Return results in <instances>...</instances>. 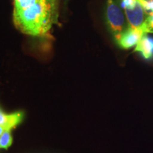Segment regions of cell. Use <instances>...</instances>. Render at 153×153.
Masks as SVG:
<instances>
[{
	"mask_svg": "<svg viewBox=\"0 0 153 153\" xmlns=\"http://www.w3.org/2000/svg\"><path fill=\"white\" fill-rule=\"evenodd\" d=\"M13 22L17 29L33 37H50L57 24V0H13Z\"/></svg>",
	"mask_w": 153,
	"mask_h": 153,
	"instance_id": "cell-1",
	"label": "cell"
},
{
	"mask_svg": "<svg viewBox=\"0 0 153 153\" xmlns=\"http://www.w3.org/2000/svg\"><path fill=\"white\" fill-rule=\"evenodd\" d=\"M104 18L106 26L116 43L121 34L129 27L122 8L116 0H107L105 7Z\"/></svg>",
	"mask_w": 153,
	"mask_h": 153,
	"instance_id": "cell-2",
	"label": "cell"
},
{
	"mask_svg": "<svg viewBox=\"0 0 153 153\" xmlns=\"http://www.w3.org/2000/svg\"><path fill=\"white\" fill-rule=\"evenodd\" d=\"M144 35L145 33L142 26L135 28L128 27L121 34L117 43L121 48L129 49L136 45Z\"/></svg>",
	"mask_w": 153,
	"mask_h": 153,
	"instance_id": "cell-3",
	"label": "cell"
},
{
	"mask_svg": "<svg viewBox=\"0 0 153 153\" xmlns=\"http://www.w3.org/2000/svg\"><path fill=\"white\" fill-rule=\"evenodd\" d=\"M124 12L129 27L133 28L140 27L148 16L138 1L133 8L124 9Z\"/></svg>",
	"mask_w": 153,
	"mask_h": 153,
	"instance_id": "cell-4",
	"label": "cell"
},
{
	"mask_svg": "<svg viewBox=\"0 0 153 153\" xmlns=\"http://www.w3.org/2000/svg\"><path fill=\"white\" fill-rule=\"evenodd\" d=\"M24 116V113L22 111L6 114L0 107V125L4 126L7 130L11 131L22 123Z\"/></svg>",
	"mask_w": 153,
	"mask_h": 153,
	"instance_id": "cell-5",
	"label": "cell"
},
{
	"mask_svg": "<svg viewBox=\"0 0 153 153\" xmlns=\"http://www.w3.org/2000/svg\"><path fill=\"white\" fill-rule=\"evenodd\" d=\"M135 52L139 53L145 60H150L153 59V38L144 35L140 40L135 48Z\"/></svg>",
	"mask_w": 153,
	"mask_h": 153,
	"instance_id": "cell-6",
	"label": "cell"
},
{
	"mask_svg": "<svg viewBox=\"0 0 153 153\" xmlns=\"http://www.w3.org/2000/svg\"><path fill=\"white\" fill-rule=\"evenodd\" d=\"M13 142L11 131L7 130L0 136V149L7 150L11 146Z\"/></svg>",
	"mask_w": 153,
	"mask_h": 153,
	"instance_id": "cell-7",
	"label": "cell"
},
{
	"mask_svg": "<svg viewBox=\"0 0 153 153\" xmlns=\"http://www.w3.org/2000/svg\"><path fill=\"white\" fill-rule=\"evenodd\" d=\"M144 9L147 16L153 15V0H137Z\"/></svg>",
	"mask_w": 153,
	"mask_h": 153,
	"instance_id": "cell-8",
	"label": "cell"
},
{
	"mask_svg": "<svg viewBox=\"0 0 153 153\" xmlns=\"http://www.w3.org/2000/svg\"><path fill=\"white\" fill-rule=\"evenodd\" d=\"M141 26L145 34L153 33V15L147 16L146 19Z\"/></svg>",
	"mask_w": 153,
	"mask_h": 153,
	"instance_id": "cell-9",
	"label": "cell"
},
{
	"mask_svg": "<svg viewBox=\"0 0 153 153\" xmlns=\"http://www.w3.org/2000/svg\"><path fill=\"white\" fill-rule=\"evenodd\" d=\"M137 2V0H122L120 7L123 9H131L135 6Z\"/></svg>",
	"mask_w": 153,
	"mask_h": 153,
	"instance_id": "cell-10",
	"label": "cell"
},
{
	"mask_svg": "<svg viewBox=\"0 0 153 153\" xmlns=\"http://www.w3.org/2000/svg\"><path fill=\"white\" fill-rule=\"evenodd\" d=\"M7 129L6 128V127H4V126L0 125V136H1V134H2L5 131H7Z\"/></svg>",
	"mask_w": 153,
	"mask_h": 153,
	"instance_id": "cell-11",
	"label": "cell"
}]
</instances>
